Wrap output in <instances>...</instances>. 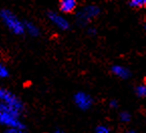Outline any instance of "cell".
Segmentation results:
<instances>
[{
  "instance_id": "obj_20",
  "label": "cell",
  "mask_w": 146,
  "mask_h": 133,
  "mask_svg": "<svg viewBox=\"0 0 146 133\" xmlns=\"http://www.w3.org/2000/svg\"><path fill=\"white\" fill-rule=\"evenodd\" d=\"M144 28L146 29V21H145V24H144Z\"/></svg>"
},
{
  "instance_id": "obj_4",
  "label": "cell",
  "mask_w": 146,
  "mask_h": 133,
  "mask_svg": "<svg viewBox=\"0 0 146 133\" xmlns=\"http://www.w3.org/2000/svg\"><path fill=\"white\" fill-rule=\"evenodd\" d=\"M74 104L82 111H89L94 105V99L85 91H78L73 96Z\"/></svg>"
},
{
  "instance_id": "obj_1",
  "label": "cell",
  "mask_w": 146,
  "mask_h": 133,
  "mask_svg": "<svg viewBox=\"0 0 146 133\" xmlns=\"http://www.w3.org/2000/svg\"><path fill=\"white\" fill-rule=\"evenodd\" d=\"M0 20L12 35H18V37L25 35L24 21L20 19L17 15L10 9H0Z\"/></svg>"
},
{
  "instance_id": "obj_13",
  "label": "cell",
  "mask_w": 146,
  "mask_h": 133,
  "mask_svg": "<svg viewBox=\"0 0 146 133\" xmlns=\"http://www.w3.org/2000/svg\"><path fill=\"white\" fill-rule=\"evenodd\" d=\"M119 120L122 123H129L132 120V115L128 111H121L119 113Z\"/></svg>"
},
{
  "instance_id": "obj_10",
  "label": "cell",
  "mask_w": 146,
  "mask_h": 133,
  "mask_svg": "<svg viewBox=\"0 0 146 133\" xmlns=\"http://www.w3.org/2000/svg\"><path fill=\"white\" fill-rule=\"evenodd\" d=\"M134 93L139 98H146V83H142L135 87Z\"/></svg>"
},
{
  "instance_id": "obj_19",
  "label": "cell",
  "mask_w": 146,
  "mask_h": 133,
  "mask_svg": "<svg viewBox=\"0 0 146 133\" xmlns=\"http://www.w3.org/2000/svg\"><path fill=\"white\" fill-rule=\"evenodd\" d=\"M126 133H139L138 131H136V130H128Z\"/></svg>"
},
{
  "instance_id": "obj_2",
  "label": "cell",
  "mask_w": 146,
  "mask_h": 133,
  "mask_svg": "<svg viewBox=\"0 0 146 133\" xmlns=\"http://www.w3.org/2000/svg\"><path fill=\"white\" fill-rule=\"evenodd\" d=\"M0 101L5 104L8 108H10L13 113L18 117H20L25 110V105L23 101L17 95L14 94L12 91L1 86H0Z\"/></svg>"
},
{
  "instance_id": "obj_18",
  "label": "cell",
  "mask_w": 146,
  "mask_h": 133,
  "mask_svg": "<svg viewBox=\"0 0 146 133\" xmlns=\"http://www.w3.org/2000/svg\"><path fill=\"white\" fill-rule=\"evenodd\" d=\"M54 133H66V131L62 128H56L54 131Z\"/></svg>"
},
{
  "instance_id": "obj_8",
  "label": "cell",
  "mask_w": 146,
  "mask_h": 133,
  "mask_svg": "<svg viewBox=\"0 0 146 133\" xmlns=\"http://www.w3.org/2000/svg\"><path fill=\"white\" fill-rule=\"evenodd\" d=\"M111 73L121 80H128L131 78V71L122 65H113L111 66Z\"/></svg>"
},
{
  "instance_id": "obj_3",
  "label": "cell",
  "mask_w": 146,
  "mask_h": 133,
  "mask_svg": "<svg viewBox=\"0 0 146 133\" xmlns=\"http://www.w3.org/2000/svg\"><path fill=\"white\" fill-rule=\"evenodd\" d=\"M101 13V8L96 4H89L76 12V23L81 27H88L91 22Z\"/></svg>"
},
{
  "instance_id": "obj_17",
  "label": "cell",
  "mask_w": 146,
  "mask_h": 133,
  "mask_svg": "<svg viewBox=\"0 0 146 133\" xmlns=\"http://www.w3.org/2000/svg\"><path fill=\"white\" fill-rule=\"evenodd\" d=\"M5 133H27L23 129H17V128H7L5 130Z\"/></svg>"
},
{
  "instance_id": "obj_16",
  "label": "cell",
  "mask_w": 146,
  "mask_h": 133,
  "mask_svg": "<svg viewBox=\"0 0 146 133\" xmlns=\"http://www.w3.org/2000/svg\"><path fill=\"white\" fill-rule=\"evenodd\" d=\"M109 107L111 109H118L119 108V102L116 99H112L109 101Z\"/></svg>"
},
{
  "instance_id": "obj_11",
  "label": "cell",
  "mask_w": 146,
  "mask_h": 133,
  "mask_svg": "<svg viewBox=\"0 0 146 133\" xmlns=\"http://www.w3.org/2000/svg\"><path fill=\"white\" fill-rule=\"evenodd\" d=\"M10 77V72L7 66L3 64L2 62H0V80H5L8 79Z\"/></svg>"
},
{
  "instance_id": "obj_6",
  "label": "cell",
  "mask_w": 146,
  "mask_h": 133,
  "mask_svg": "<svg viewBox=\"0 0 146 133\" xmlns=\"http://www.w3.org/2000/svg\"><path fill=\"white\" fill-rule=\"evenodd\" d=\"M46 17L50 20V22L54 26H56L58 29L62 30V31H67L71 27V23H70L69 19L64 16L60 12H56V11H47L46 12Z\"/></svg>"
},
{
  "instance_id": "obj_5",
  "label": "cell",
  "mask_w": 146,
  "mask_h": 133,
  "mask_svg": "<svg viewBox=\"0 0 146 133\" xmlns=\"http://www.w3.org/2000/svg\"><path fill=\"white\" fill-rule=\"evenodd\" d=\"M0 125L7 128H17L25 130L26 126L21 121L20 117L7 113V112H0Z\"/></svg>"
},
{
  "instance_id": "obj_12",
  "label": "cell",
  "mask_w": 146,
  "mask_h": 133,
  "mask_svg": "<svg viewBox=\"0 0 146 133\" xmlns=\"http://www.w3.org/2000/svg\"><path fill=\"white\" fill-rule=\"evenodd\" d=\"M129 6L135 9L146 7V0H129Z\"/></svg>"
},
{
  "instance_id": "obj_9",
  "label": "cell",
  "mask_w": 146,
  "mask_h": 133,
  "mask_svg": "<svg viewBox=\"0 0 146 133\" xmlns=\"http://www.w3.org/2000/svg\"><path fill=\"white\" fill-rule=\"evenodd\" d=\"M24 27H25V33L31 37H38L41 35L38 25L30 20H24Z\"/></svg>"
},
{
  "instance_id": "obj_15",
  "label": "cell",
  "mask_w": 146,
  "mask_h": 133,
  "mask_svg": "<svg viewBox=\"0 0 146 133\" xmlns=\"http://www.w3.org/2000/svg\"><path fill=\"white\" fill-rule=\"evenodd\" d=\"M87 33H88L90 37H95V35L98 33V30H97V28L95 27V26L89 25L88 27H87Z\"/></svg>"
},
{
  "instance_id": "obj_7",
  "label": "cell",
  "mask_w": 146,
  "mask_h": 133,
  "mask_svg": "<svg viewBox=\"0 0 146 133\" xmlns=\"http://www.w3.org/2000/svg\"><path fill=\"white\" fill-rule=\"evenodd\" d=\"M78 0H58V11L62 14H71L77 10Z\"/></svg>"
},
{
  "instance_id": "obj_14",
  "label": "cell",
  "mask_w": 146,
  "mask_h": 133,
  "mask_svg": "<svg viewBox=\"0 0 146 133\" xmlns=\"http://www.w3.org/2000/svg\"><path fill=\"white\" fill-rule=\"evenodd\" d=\"M95 133H112V130L107 125L100 124L95 128Z\"/></svg>"
}]
</instances>
